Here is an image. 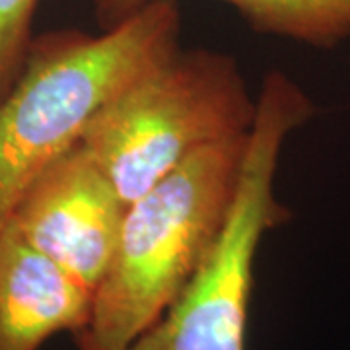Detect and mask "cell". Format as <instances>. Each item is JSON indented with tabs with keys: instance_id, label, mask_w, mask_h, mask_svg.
Wrapping results in <instances>:
<instances>
[{
	"instance_id": "2",
	"label": "cell",
	"mask_w": 350,
	"mask_h": 350,
	"mask_svg": "<svg viewBox=\"0 0 350 350\" xmlns=\"http://www.w3.org/2000/svg\"><path fill=\"white\" fill-rule=\"evenodd\" d=\"M250 133L193 154L126 206L76 349L123 350L174 306L222 236Z\"/></svg>"
},
{
	"instance_id": "1",
	"label": "cell",
	"mask_w": 350,
	"mask_h": 350,
	"mask_svg": "<svg viewBox=\"0 0 350 350\" xmlns=\"http://www.w3.org/2000/svg\"><path fill=\"white\" fill-rule=\"evenodd\" d=\"M175 0H152L121 24L33 38L24 68L0 100V228L31 179L82 140L92 119L179 49Z\"/></svg>"
},
{
	"instance_id": "7",
	"label": "cell",
	"mask_w": 350,
	"mask_h": 350,
	"mask_svg": "<svg viewBox=\"0 0 350 350\" xmlns=\"http://www.w3.org/2000/svg\"><path fill=\"white\" fill-rule=\"evenodd\" d=\"M152 0H92L101 29L121 24ZM236 8L253 31L335 49L350 39V0H220Z\"/></svg>"
},
{
	"instance_id": "6",
	"label": "cell",
	"mask_w": 350,
	"mask_h": 350,
	"mask_svg": "<svg viewBox=\"0 0 350 350\" xmlns=\"http://www.w3.org/2000/svg\"><path fill=\"white\" fill-rule=\"evenodd\" d=\"M94 292L0 228V350H39L59 333L86 329Z\"/></svg>"
},
{
	"instance_id": "3",
	"label": "cell",
	"mask_w": 350,
	"mask_h": 350,
	"mask_svg": "<svg viewBox=\"0 0 350 350\" xmlns=\"http://www.w3.org/2000/svg\"><path fill=\"white\" fill-rule=\"evenodd\" d=\"M315 113V101L296 80L282 70L267 72L222 236L174 306L123 350H247L257 251L265 234L290 218L275 193L280 152Z\"/></svg>"
},
{
	"instance_id": "4",
	"label": "cell",
	"mask_w": 350,
	"mask_h": 350,
	"mask_svg": "<svg viewBox=\"0 0 350 350\" xmlns=\"http://www.w3.org/2000/svg\"><path fill=\"white\" fill-rule=\"evenodd\" d=\"M255 117L232 55L179 47L109 101L80 142L129 206L193 154L247 135Z\"/></svg>"
},
{
	"instance_id": "5",
	"label": "cell",
	"mask_w": 350,
	"mask_h": 350,
	"mask_svg": "<svg viewBox=\"0 0 350 350\" xmlns=\"http://www.w3.org/2000/svg\"><path fill=\"white\" fill-rule=\"evenodd\" d=\"M126 202L82 142L43 167L6 224L90 292L109 269Z\"/></svg>"
},
{
	"instance_id": "8",
	"label": "cell",
	"mask_w": 350,
	"mask_h": 350,
	"mask_svg": "<svg viewBox=\"0 0 350 350\" xmlns=\"http://www.w3.org/2000/svg\"><path fill=\"white\" fill-rule=\"evenodd\" d=\"M39 0H0V100L22 72Z\"/></svg>"
}]
</instances>
